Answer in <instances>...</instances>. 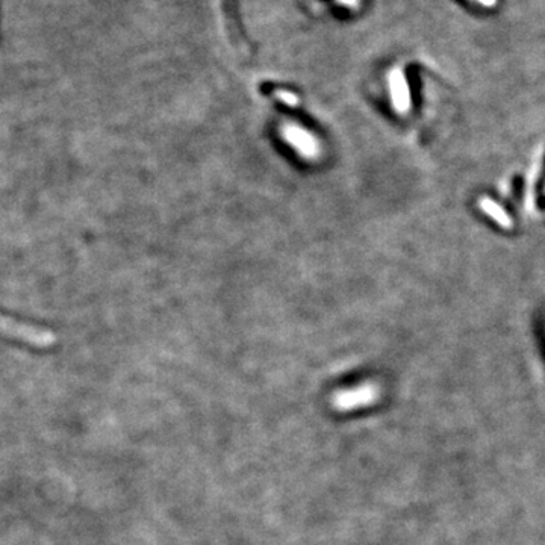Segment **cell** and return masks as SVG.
<instances>
[{
	"instance_id": "1",
	"label": "cell",
	"mask_w": 545,
	"mask_h": 545,
	"mask_svg": "<svg viewBox=\"0 0 545 545\" xmlns=\"http://www.w3.org/2000/svg\"><path fill=\"white\" fill-rule=\"evenodd\" d=\"M380 395V389L374 383H364L351 389L338 391L332 397V406L340 412L355 411L359 408L371 406Z\"/></svg>"
},
{
	"instance_id": "2",
	"label": "cell",
	"mask_w": 545,
	"mask_h": 545,
	"mask_svg": "<svg viewBox=\"0 0 545 545\" xmlns=\"http://www.w3.org/2000/svg\"><path fill=\"white\" fill-rule=\"evenodd\" d=\"M0 330L10 336L20 338L21 341L38 345V347H49V345L55 342V336H53L52 332L17 323V321L10 320L3 316H0Z\"/></svg>"
},
{
	"instance_id": "3",
	"label": "cell",
	"mask_w": 545,
	"mask_h": 545,
	"mask_svg": "<svg viewBox=\"0 0 545 545\" xmlns=\"http://www.w3.org/2000/svg\"><path fill=\"white\" fill-rule=\"evenodd\" d=\"M480 206H482L483 211H485L486 214H489V216L498 223V225H502L504 227L511 226L509 217L506 216L504 211L502 208H498V205H495L494 202H491L489 198H485V200H480Z\"/></svg>"
},
{
	"instance_id": "4",
	"label": "cell",
	"mask_w": 545,
	"mask_h": 545,
	"mask_svg": "<svg viewBox=\"0 0 545 545\" xmlns=\"http://www.w3.org/2000/svg\"><path fill=\"white\" fill-rule=\"evenodd\" d=\"M475 2H479L483 6H494L497 3V0H475Z\"/></svg>"
}]
</instances>
